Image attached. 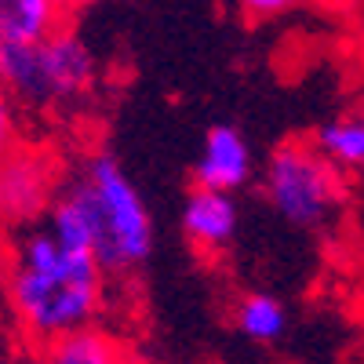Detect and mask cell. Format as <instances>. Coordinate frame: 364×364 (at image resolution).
Instances as JSON below:
<instances>
[{
    "instance_id": "obj_1",
    "label": "cell",
    "mask_w": 364,
    "mask_h": 364,
    "mask_svg": "<svg viewBox=\"0 0 364 364\" xmlns=\"http://www.w3.org/2000/svg\"><path fill=\"white\" fill-rule=\"evenodd\" d=\"M0 295L37 350L95 328L106 310V273L95 255L66 252L48 226L22 230L0 262Z\"/></svg>"
},
{
    "instance_id": "obj_2",
    "label": "cell",
    "mask_w": 364,
    "mask_h": 364,
    "mask_svg": "<svg viewBox=\"0 0 364 364\" xmlns=\"http://www.w3.org/2000/svg\"><path fill=\"white\" fill-rule=\"evenodd\" d=\"M63 193L77 204L91 230V255L106 277H128L154 252V219L142 193L124 175L109 149H91L73 175H66Z\"/></svg>"
},
{
    "instance_id": "obj_3",
    "label": "cell",
    "mask_w": 364,
    "mask_h": 364,
    "mask_svg": "<svg viewBox=\"0 0 364 364\" xmlns=\"http://www.w3.org/2000/svg\"><path fill=\"white\" fill-rule=\"evenodd\" d=\"M0 84L22 109L44 113L84 102L99 84V63L77 29L63 26L41 44L0 48Z\"/></svg>"
},
{
    "instance_id": "obj_4",
    "label": "cell",
    "mask_w": 364,
    "mask_h": 364,
    "mask_svg": "<svg viewBox=\"0 0 364 364\" xmlns=\"http://www.w3.org/2000/svg\"><path fill=\"white\" fill-rule=\"evenodd\" d=\"M262 190L273 211L291 226H321L346 197L343 171L314 142H281L262 171Z\"/></svg>"
},
{
    "instance_id": "obj_5",
    "label": "cell",
    "mask_w": 364,
    "mask_h": 364,
    "mask_svg": "<svg viewBox=\"0 0 364 364\" xmlns=\"http://www.w3.org/2000/svg\"><path fill=\"white\" fill-rule=\"evenodd\" d=\"M66 175L58 171V157L48 146L22 142L8 157H0V226L33 230L44 226L63 193Z\"/></svg>"
},
{
    "instance_id": "obj_6",
    "label": "cell",
    "mask_w": 364,
    "mask_h": 364,
    "mask_svg": "<svg viewBox=\"0 0 364 364\" xmlns=\"http://www.w3.org/2000/svg\"><path fill=\"white\" fill-rule=\"evenodd\" d=\"M248 175H252L248 139L233 124L208 128L200 161L193 164V186L197 190H215V193H233L248 182Z\"/></svg>"
},
{
    "instance_id": "obj_7",
    "label": "cell",
    "mask_w": 364,
    "mask_h": 364,
    "mask_svg": "<svg viewBox=\"0 0 364 364\" xmlns=\"http://www.w3.org/2000/svg\"><path fill=\"white\" fill-rule=\"evenodd\" d=\"M237 200L215 190H190L182 204V233L200 255H219L237 233Z\"/></svg>"
},
{
    "instance_id": "obj_8",
    "label": "cell",
    "mask_w": 364,
    "mask_h": 364,
    "mask_svg": "<svg viewBox=\"0 0 364 364\" xmlns=\"http://www.w3.org/2000/svg\"><path fill=\"white\" fill-rule=\"evenodd\" d=\"M70 18L63 0H0V48L41 44Z\"/></svg>"
},
{
    "instance_id": "obj_9",
    "label": "cell",
    "mask_w": 364,
    "mask_h": 364,
    "mask_svg": "<svg viewBox=\"0 0 364 364\" xmlns=\"http://www.w3.org/2000/svg\"><path fill=\"white\" fill-rule=\"evenodd\" d=\"M132 346H124L109 328L95 324V328H84L73 331L66 339H55L48 346L37 350L33 364H120Z\"/></svg>"
},
{
    "instance_id": "obj_10",
    "label": "cell",
    "mask_w": 364,
    "mask_h": 364,
    "mask_svg": "<svg viewBox=\"0 0 364 364\" xmlns=\"http://www.w3.org/2000/svg\"><path fill=\"white\" fill-rule=\"evenodd\" d=\"M233 321L240 328V336L252 339V343H277L288 328V310L281 299H273L266 291H248L237 299L233 306Z\"/></svg>"
},
{
    "instance_id": "obj_11",
    "label": "cell",
    "mask_w": 364,
    "mask_h": 364,
    "mask_svg": "<svg viewBox=\"0 0 364 364\" xmlns=\"http://www.w3.org/2000/svg\"><path fill=\"white\" fill-rule=\"evenodd\" d=\"M314 146L321 154L343 168H364V113H346L321 124L314 132Z\"/></svg>"
},
{
    "instance_id": "obj_12",
    "label": "cell",
    "mask_w": 364,
    "mask_h": 364,
    "mask_svg": "<svg viewBox=\"0 0 364 364\" xmlns=\"http://www.w3.org/2000/svg\"><path fill=\"white\" fill-rule=\"evenodd\" d=\"M22 106L11 99V91L0 84V157H8L15 146H22Z\"/></svg>"
},
{
    "instance_id": "obj_13",
    "label": "cell",
    "mask_w": 364,
    "mask_h": 364,
    "mask_svg": "<svg viewBox=\"0 0 364 364\" xmlns=\"http://www.w3.org/2000/svg\"><path fill=\"white\" fill-rule=\"evenodd\" d=\"M299 4H306V0H237V8L245 11L248 18H255V22L277 18V15H284V11L299 8Z\"/></svg>"
},
{
    "instance_id": "obj_14",
    "label": "cell",
    "mask_w": 364,
    "mask_h": 364,
    "mask_svg": "<svg viewBox=\"0 0 364 364\" xmlns=\"http://www.w3.org/2000/svg\"><path fill=\"white\" fill-rule=\"evenodd\" d=\"M63 4L70 8V15L73 11H80V8H91V4H102V0H63Z\"/></svg>"
},
{
    "instance_id": "obj_15",
    "label": "cell",
    "mask_w": 364,
    "mask_h": 364,
    "mask_svg": "<svg viewBox=\"0 0 364 364\" xmlns=\"http://www.w3.org/2000/svg\"><path fill=\"white\" fill-rule=\"evenodd\" d=\"M120 364H149V360H146L142 353H135V350H128V353H124V360H120Z\"/></svg>"
}]
</instances>
